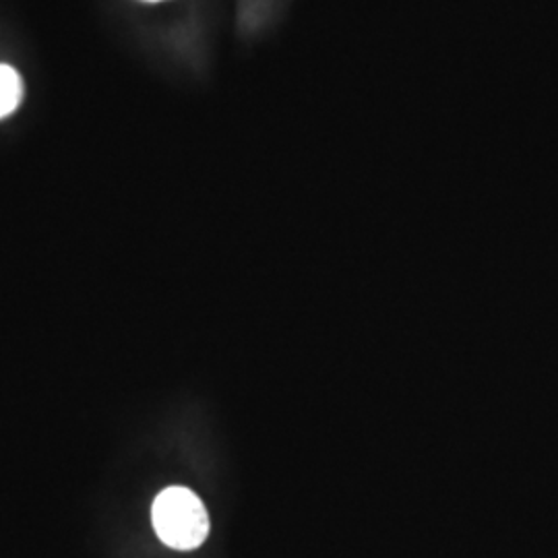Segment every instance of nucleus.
I'll list each match as a JSON object with an SVG mask.
<instances>
[{"label": "nucleus", "instance_id": "7ed1b4c3", "mask_svg": "<svg viewBox=\"0 0 558 558\" xmlns=\"http://www.w3.org/2000/svg\"><path fill=\"white\" fill-rule=\"evenodd\" d=\"M147 2H160V0H147Z\"/></svg>", "mask_w": 558, "mask_h": 558}, {"label": "nucleus", "instance_id": "f03ea898", "mask_svg": "<svg viewBox=\"0 0 558 558\" xmlns=\"http://www.w3.org/2000/svg\"><path fill=\"white\" fill-rule=\"evenodd\" d=\"M23 100V81L9 64H0V119L11 117Z\"/></svg>", "mask_w": 558, "mask_h": 558}, {"label": "nucleus", "instance_id": "f257e3e1", "mask_svg": "<svg viewBox=\"0 0 558 558\" xmlns=\"http://www.w3.org/2000/svg\"><path fill=\"white\" fill-rule=\"evenodd\" d=\"M151 521L161 542L174 550H193L209 534V515L199 497L182 486L166 488L154 500Z\"/></svg>", "mask_w": 558, "mask_h": 558}]
</instances>
